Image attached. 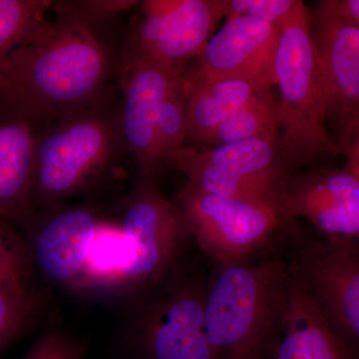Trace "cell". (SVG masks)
<instances>
[{
    "label": "cell",
    "instance_id": "obj_1",
    "mask_svg": "<svg viewBox=\"0 0 359 359\" xmlns=\"http://www.w3.org/2000/svg\"><path fill=\"white\" fill-rule=\"evenodd\" d=\"M45 18L0 62V92L51 124L106 93L111 51L108 23L80 1L52 2Z\"/></svg>",
    "mask_w": 359,
    "mask_h": 359
},
{
    "label": "cell",
    "instance_id": "obj_2",
    "mask_svg": "<svg viewBox=\"0 0 359 359\" xmlns=\"http://www.w3.org/2000/svg\"><path fill=\"white\" fill-rule=\"evenodd\" d=\"M287 261L257 256L218 266L208 285L205 337L212 359H271L289 308Z\"/></svg>",
    "mask_w": 359,
    "mask_h": 359
},
{
    "label": "cell",
    "instance_id": "obj_3",
    "mask_svg": "<svg viewBox=\"0 0 359 359\" xmlns=\"http://www.w3.org/2000/svg\"><path fill=\"white\" fill-rule=\"evenodd\" d=\"M125 151L122 109L113 106L107 92L51 123L37 144L32 212L81 193L114 168Z\"/></svg>",
    "mask_w": 359,
    "mask_h": 359
},
{
    "label": "cell",
    "instance_id": "obj_4",
    "mask_svg": "<svg viewBox=\"0 0 359 359\" xmlns=\"http://www.w3.org/2000/svg\"><path fill=\"white\" fill-rule=\"evenodd\" d=\"M280 91V148L294 172L323 167L340 155L327 126L325 95L311 32L309 6L302 1L283 25L276 51Z\"/></svg>",
    "mask_w": 359,
    "mask_h": 359
},
{
    "label": "cell",
    "instance_id": "obj_5",
    "mask_svg": "<svg viewBox=\"0 0 359 359\" xmlns=\"http://www.w3.org/2000/svg\"><path fill=\"white\" fill-rule=\"evenodd\" d=\"M168 165L205 193L261 203L280 212L287 182L295 173L283 158L280 137L214 147L184 145L172 153Z\"/></svg>",
    "mask_w": 359,
    "mask_h": 359
},
{
    "label": "cell",
    "instance_id": "obj_6",
    "mask_svg": "<svg viewBox=\"0 0 359 359\" xmlns=\"http://www.w3.org/2000/svg\"><path fill=\"white\" fill-rule=\"evenodd\" d=\"M208 285L179 262L144 292L133 327L141 359H212L205 332Z\"/></svg>",
    "mask_w": 359,
    "mask_h": 359
},
{
    "label": "cell",
    "instance_id": "obj_7",
    "mask_svg": "<svg viewBox=\"0 0 359 359\" xmlns=\"http://www.w3.org/2000/svg\"><path fill=\"white\" fill-rule=\"evenodd\" d=\"M121 289L144 292L181 262L191 238L183 215L157 180L140 177L122 205L119 223Z\"/></svg>",
    "mask_w": 359,
    "mask_h": 359
},
{
    "label": "cell",
    "instance_id": "obj_8",
    "mask_svg": "<svg viewBox=\"0 0 359 359\" xmlns=\"http://www.w3.org/2000/svg\"><path fill=\"white\" fill-rule=\"evenodd\" d=\"M174 203L191 238L217 266L259 256L278 233L295 223L271 205L211 195L188 182Z\"/></svg>",
    "mask_w": 359,
    "mask_h": 359
},
{
    "label": "cell",
    "instance_id": "obj_9",
    "mask_svg": "<svg viewBox=\"0 0 359 359\" xmlns=\"http://www.w3.org/2000/svg\"><path fill=\"white\" fill-rule=\"evenodd\" d=\"M313 39L325 95L327 126L340 155L359 168V27L346 25L337 0L309 7Z\"/></svg>",
    "mask_w": 359,
    "mask_h": 359
},
{
    "label": "cell",
    "instance_id": "obj_10",
    "mask_svg": "<svg viewBox=\"0 0 359 359\" xmlns=\"http://www.w3.org/2000/svg\"><path fill=\"white\" fill-rule=\"evenodd\" d=\"M226 0H146L129 30L119 63L146 61L177 74L202 51L219 20Z\"/></svg>",
    "mask_w": 359,
    "mask_h": 359
},
{
    "label": "cell",
    "instance_id": "obj_11",
    "mask_svg": "<svg viewBox=\"0 0 359 359\" xmlns=\"http://www.w3.org/2000/svg\"><path fill=\"white\" fill-rule=\"evenodd\" d=\"M290 275L323 318L353 348L359 346V245L348 238H301L294 228Z\"/></svg>",
    "mask_w": 359,
    "mask_h": 359
},
{
    "label": "cell",
    "instance_id": "obj_12",
    "mask_svg": "<svg viewBox=\"0 0 359 359\" xmlns=\"http://www.w3.org/2000/svg\"><path fill=\"white\" fill-rule=\"evenodd\" d=\"M287 222L306 219L321 237L359 238V169L313 167L292 175L282 204Z\"/></svg>",
    "mask_w": 359,
    "mask_h": 359
},
{
    "label": "cell",
    "instance_id": "obj_13",
    "mask_svg": "<svg viewBox=\"0 0 359 359\" xmlns=\"http://www.w3.org/2000/svg\"><path fill=\"white\" fill-rule=\"evenodd\" d=\"M282 29L245 15H231L212 34L184 75L194 80H242L276 86V56Z\"/></svg>",
    "mask_w": 359,
    "mask_h": 359
},
{
    "label": "cell",
    "instance_id": "obj_14",
    "mask_svg": "<svg viewBox=\"0 0 359 359\" xmlns=\"http://www.w3.org/2000/svg\"><path fill=\"white\" fill-rule=\"evenodd\" d=\"M47 126L0 92V218L11 224L32 217L35 156Z\"/></svg>",
    "mask_w": 359,
    "mask_h": 359
},
{
    "label": "cell",
    "instance_id": "obj_15",
    "mask_svg": "<svg viewBox=\"0 0 359 359\" xmlns=\"http://www.w3.org/2000/svg\"><path fill=\"white\" fill-rule=\"evenodd\" d=\"M125 102L122 127L127 152L133 155L141 177L157 180L162 173L156 153V125L165 97L180 76L146 61L119 63Z\"/></svg>",
    "mask_w": 359,
    "mask_h": 359
},
{
    "label": "cell",
    "instance_id": "obj_16",
    "mask_svg": "<svg viewBox=\"0 0 359 359\" xmlns=\"http://www.w3.org/2000/svg\"><path fill=\"white\" fill-rule=\"evenodd\" d=\"M103 221L89 208L59 210L47 217L34 237L30 259L58 285L81 287L94 238Z\"/></svg>",
    "mask_w": 359,
    "mask_h": 359
},
{
    "label": "cell",
    "instance_id": "obj_17",
    "mask_svg": "<svg viewBox=\"0 0 359 359\" xmlns=\"http://www.w3.org/2000/svg\"><path fill=\"white\" fill-rule=\"evenodd\" d=\"M289 278L287 320L271 359H358V349L330 327L290 273Z\"/></svg>",
    "mask_w": 359,
    "mask_h": 359
},
{
    "label": "cell",
    "instance_id": "obj_18",
    "mask_svg": "<svg viewBox=\"0 0 359 359\" xmlns=\"http://www.w3.org/2000/svg\"><path fill=\"white\" fill-rule=\"evenodd\" d=\"M183 76L187 86V146L195 147L266 88L242 80H194Z\"/></svg>",
    "mask_w": 359,
    "mask_h": 359
},
{
    "label": "cell",
    "instance_id": "obj_19",
    "mask_svg": "<svg viewBox=\"0 0 359 359\" xmlns=\"http://www.w3.org/2000/svg\"><path fill=\"white\" fill-rule=\"evenodd\" d=\"M280 133L278 98L266 87L224 120L197 147H214L257 138H278Z\"/></svg>",
    "mask_w": 359,
    "mask_h": 359
},
{
    "label": "cell",
    "instance_id": "obj_20",
    "mask_svg": "<svg viewBox=\"0 0 359 359\" xmlns=\"http://www.w3.org/2000/svg\"><path fill=\"white\" fill-rule=\"evenodd\" d=\"M187 139V86L180 75L161 107L156 125V153L161 169L168 165L170 156L185 145Z\"/></svg>",
    "mask_w": 359,
    "mask_h": 359
},
{
    "label": "cell",
    "instance_id": "obj_21",
    "mask_svg": "<svg viewBox=\"0 0 359 359\" xmlns=\"http://www.w3.org/2000/svg\"><path fill=\"white\" fill-rule=\"evenodd\" d=\"M40 304L29 283H0V349L32 325Z\"/></svg>",
    "mask_w": 359,
    "mask_h": 359
},
{
    "label": "cell",
    "instance_id": "obj_22",
    "mask_svg": "<svg viewBox=\"0 0 359 359\" xmlns=\"http://www.w3.org/2000/svg\"><path fill=\"white\" fill-rule=\"evenodd\" d=\"M48 0H0V62L46 18Z\"/></svg>",
    "mask_w": 359,
    "mask_h": 359
},
{
    "label": "cell",
    "instance_id": "obj_23",
    "mask_svg": "<svg viewBox=\"0 0 359 359\" xmlns=\"http://www.w3.org/2000/svg\"><path fill=\"white\" fill-rule=\"evenodd\" d=\"M29 249L6 219L0 218V283H29Z\"/></svg>",
    "mask_w": 359,
    "mask_h": 359
},
{
    "label": "cell",
    "instance_id": "obj_24",
    "mask_svg": "<svg viewBox=\"0 0 359 359\" xmlns=\"http://www.w3.org/2000/svg\"><path fill=\"white\" fill-rule=\"evenodd\" d=\"M301 0H226L228 18L245 15L282 28L292 18Z\"/></svg>",
    "mask_w": 359,
    "mask_h": 359
},
{
    "label": "cell",
    "instance_id": "obj_25",
    "mask_svg": "<svg viewBox=\"0 0 359 359\" xmlns=\"http://www.w3.org/2000/svg\"><path fill=\"white\" fill-rule=\"evenodd\" d=\"M85 353L81 340L55 330L39 337L20 359H84Z\"/></svg>",
    "mask_w": 359,
    "mask_h": 359
},
{
    "label": "cell",
    "instance_id": "obj_26",
    "mask_svg": "<svg viewBox=\"0 0 359 359\" xmlns=\"http://www.w3.org/2000/svg\"><path fill=\"white\" fill-rule=\"evenodd\" d=\"M337 11L346 25L359 27L358 0H337Z\"/></svg>",
    "mask_w": 359,
    "mask_h": 359
}]
</instances>
